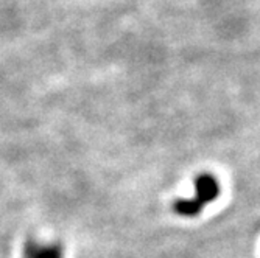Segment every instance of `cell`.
I'll return each instance as SVG.
<instances>
[{"label": "cell", "mask_w": 260, "mask_h": 258, "mask_svg": "<svg viewBox=\"0 0 260 258\" xmlns=\"http://www.w3.org/2000/svg\"><path fill=\"white\" fill-rule=\"evenodd\" d=\"M220 195V183L212 174H200L195 180V198L203 204L215 201Z\"/></svg>", "instance_id": "cell-1"}, {"label": "cell", "mask_w": 260, "mask_h": 258, "mask_svg": "<svg viewBox=\"0 0 260 258\" xmlns=\"http://www.w3.org/2000/svg\"><path fill=\"white\" fill-rule=\"evenodd\" d=\"M204 205L197 199V198H190V199H176L173 204V210L181 215V216H197L203 212Z\"/></svg>", "instance_id": "cell-2"}, {"label": "cell", "mask_w": 260, "mask_h": 258, "mask_svg": "<svg viewBox=\"0 0 260 258\" xmlns=\"http://www.w3.org/2000/svg\"><path fill=\"white\" fill-rule=\"evenodd\" d=\"M25 258H62V253L58 246H30Z\"/></svg>", "instance_id": "cell-3"}]
</instances>
